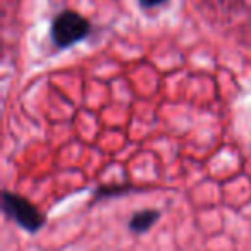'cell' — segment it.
<instances>
[{"mask_svg": "<svg viewBox=\"0 0 251 251\" xmlns=\"http://www.w3.org/2000/svg\"><path fill=\"white\" fill-rule=\"evenodd\" d=\"M90 33V23L74 11H64L53 19L50 36L53 45L59 49H67L81 42Z\"/></svg>", "mask_w": 251, "mask_h": 251, "instance_id": "6da1fadb", "label": "cell"}, {"mask_svg": "<svg viewBox=\"0 0 251 251\" xmlns=\"http://www.w3.org/2000/svg\"><path fill=\"white\" fill-rule=\"evenodd\" d=\"M2 205H4V212L28 232H36L43 227L45 219L43 215L28 201V200L21 198V196L14 195V193H4L2 196Z\"/></svg>", "mask_w": 251, "mask_h": 251, "instance_id": "7a4b0ae2", "label": "cell"}, {"mask_svg": "<svg viewBox=\"0 0 251 251\" xmlns=\"http://www.w3.org/2000/svg\"><path fill=\"white\" fill-rule=\"evenodd\" d=\"M158 215H160V213H158L157 210H151V208L141 210V212L134 213V215L131 217L129 229L133 230V232H138V234L147 232V230L155 224V220L158 219Z\"/></svg>", "mask_w": 251, "mask_h": 251, "instance_id": "3957f363", "label": "cell"}, {"mask_svg": "<svg viewBox=\"0 0 251 251\" xmlns=\"http://www.w3.org/2000/svg\"><path fill=\"white\" fill-rule=\"evenodd\" d=\"M164 2H167V0H140V4L143 7H157V5H162Z\"/></svg>", "mask_w": 251, "mask_h": 251, "instance_id": "277c9868", "label": "cell"}]
</instances>
